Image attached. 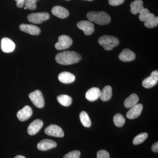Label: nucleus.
I'll use <instances>...</instances> for the list:
<instances>
[{
	"label": "nucleus",
	"mask_w": 158,
	"mask_h": 158,
	"mask_svg": "<svg viewBox=\"0 0 158 158\" xmlns=\"http://www.w3.org/2000/svg\"><path fill=\"white\" fill-rule=\"evenodd\" d=\"M87 1H92V0H87Z\"/></svg>",
	"instance_id": "37"
},
{
	"label": "nucleus",
	"mask_w": 158,
	"mask_h": 158,
	"mask_svg": "<svg viewBox=\"0 0 158 158\" xmlns=\"http://www.w3.org/2000/svg\"><path fill=\"white\" fill-rule=\"evenodd\" d=\"M43 122L40 119L34 120L29 126L28 127V133L31 135H36L43 126Z\"/></svg>",
	"instance_id": "11"
},
{
	"label": "nucleus",
	"mask_w": 158,
	"mask_h": 158,
	"mask_svg": "<svg viewBox=\"0 0 158 158\" xmlns=\"http://www.w3.org/2000/svg\"><path fill=\"white\" fill-rule=\"evenodd\" d=\"M143 107V105L141 104H136L128 111L127 113V117L131 119L137 118L141 115Z\"/></svg>",
	"instance_id": "16"
},
{
	"label": "nucleus",
	"mask_w": 158,
	"mask_h": 158,
	"mask_svg": "<svg viewBox=\"0 0 158 158\" xmlns=\"http://www.w3.org/2000/svg\"><path fill=\"white\" fill-rule=\"evenodd\" d=\"M19 28L21 31L31 35H39L41 32L40 28L33 25L22 24L19 26Z\"/></svg>",
	"instance_id": "13"
},
{
	"label": "nucleus",
	"mask_w": 158,
	"mask_h": 158,
	"mask_svg": "<svg viewBox=\"0 0 158 158\" xmlns=\"http://www.w3.org/2000/svg\"><path fill=\"white\" fill-rule=\"evenodd\" d=\"M14 158H26L25 157L21 155H18L15 157Z\"/></svg>",
	"instance_id": "35"
},
{
	"label": "nucleus",
	"mask_w": 158,
	"mask_h": 158,
	"mask_svg": "<svg viewBox=\"0 0 158 158\" xmlns=\"http://www.w3.org/2000/svg\"><path fill=\"white\" fill-rule=\"evenodd\" d=\"M148 137V135L147 133H141L134 138L133 141V144L135 145L141 144L144 142Z\"/></svg>",
	"instance_id": "27"
},
{
	"label": "nucleus",
	"mask_w": 158,
	"mask_h": 158,
	"mask_svg": "<svg viewBox=\"0 0 158 158\" xmlns=\"http://www.w3.org/2000/svg\"><path fill=\"white\" fill-rule=\"evenodd\" d=\"M152 150L155 152H158V142H156L153 144L152 147Z\"/></svg>",
	"instance_id": "34"
},
{
	"label": "nucleus",
	"mask_w": 158,
	"mask_h": 158,
	"mask_svg": "<svg viewBox=\"0 0 158 158\" xmlns=\"http://www.w3.org/2000/svg\"><path fill=\"white\" fill-rule=\"evenodd\" d=\"M144 26L148 28H152L158 25V17L154 16L153 18L146 21L144 23Z\"/></svg>",
	"instance_id": "28"
},
{
	"label": "nucleus",
	"mask_w": 158,
	"mask_h": 158,
	"mask_svg": "<svg viewBox=\"0 0 158 158\" xmlns=\"http://www.w3.org/2000/svg\"><path fill=\"white\" fill-rule=\"evenodd\" d=\"M101 95L100 90L97 88H92L86 92L85 97L90 102H94L99 98Z\"/></svg>",
	"instance_id": "18"
},
{
	"label": "nucleus",
	"mask_w": 158,
	"mask_h": 158,
	"mask_svg": "<svg viewBox=\"0 0 158 158\" xmlns=\"http://www.w3.org/2000/svg\"><path fill=\"white\" fill-rule=\"evenodd\" d=\"M87 18L90 21L100 25L107 24L111 21V17L104 11H90L87 15Z\"/></svg>",
	"instance_id": "2"
},
{
	"label": "nucleus",
	"mask_w": 158,
	"mask_h": 158,
	"mask_svg": "<svg viewBox=\"0 0 158 158\" xmlns=\"http://www.w3.org/2000/svg\"><path fill=\"white\" fill-rule=\"evenodd\" d=\"M77 26L79 29L84 31L86 35H91L94 31L93 24L88 21L83 20L79 22L77 24Z\"/></svg>",
	"instance_id": "9"
},
{
	"label": "nucleus",
	"mask_w": 158,
	"mask_h": 158,
	"mask_svg": "<svg viewBox=\"0 0 158 158\" xmlns=\"http://www.w3.org/2000/svg\"><path fill=\"white\" fill-rule=\"evenodd\" d=\"M52 14L56 17L61 19H65L68 17L69 12L64 7L61 6H56L52 10Z\"/></svg>",
	"instance_id": "17"
},
{
	"label": "nucleus",
	"mask_w": 158,
	"mask_h": 158,
	"mask_svg": "<svg viewBox=\"0 0 158 158\" xmlns=\"http://www.w3.org/2000/svg\"><path fill=\"white\" fill-rule=\"evenodd\" d=\"M113 122L114 124L117 127H122L123 126L125 123V119L124 116L119 113L116 114L113 117Z\"/></svg>",
	"instance_id": "26"
},
{
	"label": "nucleus",
	"mask_w": 158,
	"mask_h": 158,
	"mask_svg": "<svg viewBox=\"0 0 158 158\" xmlns=\"http://www.w3.org/2000/svg\"><path fill=\"white\" fill-rule=\"evenodd\" d=\"M58 102L64 106H69L72 103V98L71 97L65 94H62L57 97Z\"/></svg>",
	"instance_id": "24"
},
{
	"label": "nucleus",
	"mask_w": 158,
	"mask_h": 158,
	"mask_svg": "<svg viewBox=\"0 0 158 158\" xmlns=\"http://www.w3.org/2000/svg\"><path fill=\"white\" fill-rule=\"evenodd\" d=\"M15 48V44L9 38L4 37L1 40V49L4 52H12Z\"/></svg>",
	"instance_id": "10"
},
{
	"label": "nucleus",
	"mask_w": 158,
	"mask_h": 158,
	"mask_svg": "<svg viewBox=\"0 0 158 158\" xmlns=\"http://www.w3.org/2000/svg\"><path fill=\"white\" fill-rule=\"evenodd\" d=\"M112 96V89L111 86H106L102 91H101L100 98L104 102L110 100Z\"/></svg>",
	"instance_id": "22"
},
{
	"label": "nucleus",
	"mask_w": 158,
	"mask_h": 158,
	"mask_svg": "<svg viewBox=\"0 0 158 158\" xmlns=\"http://www.w3.org/2000/svg\"><path fill=\"white\" fill-rule=\"evenodd\" d=\"M99 44L103 47L106 50L110 51L119 44V40L117 37L114 36L105 35L99 38Z\"/></svg>",
	"instance_id": "3"
},
{
	"label": "nucleus",
	"mask_w": 158,
	"mask_h": 158,
	"mask_svg": "<svg viewBox=\"0 0 158 158\" xmlns=\"http://www.w3.org/2000/svg\"><path fill=\"white\" fill-rule=\"evenodd\" d=\"M50 17V15L47 12H37L29 14L27 19L33 23L40 24L49 19Z\"/></svg>",
	"instance_id": "5"
},
{
	"label": "nucleus",
	"mask_w": 158,
	"mask_h": 158,
	"mask_svg": "<svg viewBox=\"0 0 158 158\" xmlns=\"http://www.w3.org/2000/svg\"><path fill=\"white\" fill-rule=\"evenodd\" d=\"M33 110L31 107L26 106L17 113V116L21 121H24L27 120L32 116Z\"/></svg>",
	"instance_id": "12"
},
{
	"label": "nucleus",
	"mask_w": 158,
	"mask_h": 158,
	"mask_svg": "<svg viewBox=\"0 0 158 158\" xmlns=\"http://www.w3.org/2000/svg\"><path fill=\"white\" fill-rule=\"evenodd\" d=\"M82 59L81 56L76 52L65 51L57 54L56 60L57 63L63 65H69L80 62Z\"/></svg>",
	"instance_id": "1"
},
{
	"label": "nucleus",
	"mask_w": 158,
	"mask_h": 158,
	"mask_svg": "<svg viewBox=\"0 0 158 158\" xmlns=\"http://www.w3.org/2000/svg\"><path fill=\"white\" fill-rule=\"evenodd\" d=\"M57 146V143L55 141L50 139H44L38 143L37 147L40 151H45L55 148Z\"/></svg>",
	"instance_id": "14"
},
{
	"label": "nucleus",
	"mask_w": 158,
	"mask_h": 158,
	"mask_svg": "<svg viewBox=\"0 0 158 158\" xmlns=\"http://www.w3.org/2000/svg\"><path fill=\"white\" fill-rule=\"evenodd\" d=\"M97 158H110L109 152L104 150H101L97 152Z\"/></svg>",
	"instance_id": "31"
},
{
	"label": "nucleus",
	"mask_w": 158,
	"mask_h": 158,
	"mask_svg": "<svg viewBox=\"0 0 158 158\" xmlns=\"http://www.w3.org/2000/svg\"><path fill=\"white\" fill-rule=\"evenodd\" d=\"M58 79L62 83L68 84L74 81L75 80V77L70 73L63 72L59 74L58 76Z\"/></svg>",
	"instance_id": "19"
},
{
	"label": "nucleus",
	"mask_w": 158,
	"mask_h": 158,
	"mask_svg": "<svg viewBox=\"0 0 158 158\" xmlns=\"http://www.w3.org/2000/svg\"><path fill=\"white\" fill-rule=\"evenodd\" d=\"M44 132L49 136L62 138L64 137L63 130L59 126L52 124L48 126L44 130Z\"/></svg>",
	"instance_id": "7"
},
{
	"label": "nucleus",
	"mask_w": 158,
	"mask_h": 158,
	"mask_svg": "<svg viewBox=\"0 0 158 158\" xmlns=\"http://www.w3.org/2000/svg\"><path fill=\"white\" fill-rule=\"evenodd\" d=\"M139 101V98L135 94H132L129 97L126 99L124 105L125 107L127 108L132 107L137 104Z\"/></svg>",
	"instance_id": "21"
},
{
	"label": "nucleus",
	"mask_w": 158,
	"mask_h": 158,
	"mask_svg": "<svg viewBox=\"0 0 158 158\" xmlns=\"http://www.w3.org/2000/svg\"><path fill=\"white\" fill-rule=\"evenodd\" d=\"M142 0H136L132 2L130 5L131 12L134 15L139 13L140 11L144 8Z\"/></svg>",
	"instance_id": "20"
},
{
	"label": "nucleus",
	"mask_w": 158,
	"mask_h": 158,
	"mask_svg": "<svg viewBox=\"0 0 158 158\" xmlns=\"http://www.w3.org/2000/svg\"><path fill=\"white\" fill-rule=\"evenodd\" d=\"M16 2V6L19 8H22L24 6L25 0H15Z\"/></svg>",
	"instance_id": "33"
},
{
	"label": "nucleus",
	"mask_w": 158,
	"mask_h": 158,
	"mask_svg": "<svg viewBox=\"0 0 158 158\" xmlns=\"http://www.w3.org/2000/svg\"><path fill=\"white\" fill-rule=\"evenodd\" d=\"M118 58L122 62H131L135 59L136 55L133 51L126 48L122 51L118 56Z\"/></svg>",
	"instance_id": "15"
},
{
	"label": "nucleus",
	"mask_w": 158,
	"mask_h": 158,
	"mask_svg": "<svg viewBox=\"0 0 158 158\" xmlns=\"http://www.w3.org/2000/svg\"><path fill=\"white\" fill-rule=\"evenodd\" d=\"M158 81V71H153L149 77H148L142 81V86L146 88H152L157 84Z\"/></svg>",
	"instance_id": "8"
},
{
	"label": "nucleus",
	"mask_w": 158,
	"mask_h": 158,
	"mask_svg": "<svg viewBox=\"0 0 158 158\" xmlns=\"http://www.w3.org/2000/svg\"><path fill=\"white\" fill-rule=\"evenodd\" d=\"M73 44V40L69 36L62 35L59 36L58 42L55 44V48L58 50L69 48Z\"/></svg>",
	"instance_id": "6"
},
{
	"label": "nucleus",
	"mask_w": 158,
	"mask_h": 158,
	"mask_svg": "<svg viewBox=\"0 0 158 158\" xmlns=\"http://www.w3.org/2000/svg\"><path fill=\"white\" fill-rule=\"evenodd\" d=\"M30 99L34 106L38 108H42L45 105L44 98L41 91L37 90L29 94Z\"/></svg>",
	"instance_id": "4"
},
{
	"label": "nucleus",
	"mask_w": 158,
	"mask_h": 158,
	"mask_svg": "<svg viewBox=\"0 0 158 158\" xmlns=\"http://www.w3.org/2000/svg\"><path fill=\"white\" fill-rule=\"evenodd\" d=\"M80 120L82 125L86 127H89L91 126V122L88 113L85 111H82L80 113Z\"/></svg>",
	"instance_id": "25"
},
{
	"label": "nucleus",
	"mask_w": 158,
	"mask_h": 158,
	"mask_svg": "<svg viewBox=\"0 0 158 158\" xmlns=\"http://www.w3.org/2000/svg\"><path fill=\"white\" fill-rule=\"evenodd\" d=\"M154 15L151 13L147 9H142L139 12V19L141 22H145L154 17Z\"/></svg>",
	"instance_id": "23"
},
{
	"label": "nucleus",
	"mask_w": 158,
	"mask_h": 158,
	"mask_svg": "<svg viewBox=\"0 0 158 158\" xmlns=\"http://www.w3.org/2000/svg\"><path fill=\"white\" fill-rule=\"evenodd\" d=\"M39 0H25V7L31 10H34L37 8L36 3Z\"/></svg>",
	"instance_id": "29"
},
{
	"label": "nucleus",
	"mask_w": 158,
	"mask_h": 158,
	"mask_svg": "<svg viewBox=\"0 0 158 158\" xmlns=\"http://www.w3.org/2000/svg\"><path fill=\"white\" fill-rule=\"evenodd\" d=\"M124 0H109V4L112 6H118L124 2Z\"/></svg>",
	"instance_id": "32"
},
{
	"label": "nucleus",
	"mask_w": 158,
	"mask_h": 158,
	"mask_svg": "<svg viewBox=\"0 0 158 158\" xmlns=\"http://www.w3.org/2000/svg\"><path fill=\"white\" fill-rule=\"evenodd\" d=\"M24 9H27V8H26V7H24Z\"/></svg>",
	"instance_id": "36"
},
{
	"label": "nucleus",
	"mask_w": 158,
	"mask_h": 158,
	"mask_svg": "<svg viewBox=\"0 0 158 158\" xmlns=\"http://www.w3.org/2000/svg\"><path fill=\"white\" fill-rule=\"evenodd\" d=\"M66 1H69V0H66Z\"/></svg>",
	"instance_id": "38"
},
{
	"label": "nucleus",
	"mask_w": 158,
	"mask_h": 158,
	"mask_svg": "<svg viewBox=\"0 0 158 158\" xmlns=\"http://www.w3.org/2000/svg\"><path fill=\"white\" fill-rule=\"evenodd\" d=\"M80 155L81 152L79 151L75 150L66 154L63 158H80Z\"/></svg>",
	"instance_id": "30"
}]
</instances>
